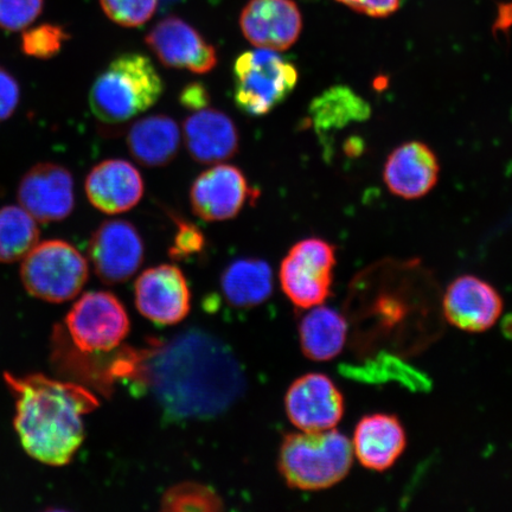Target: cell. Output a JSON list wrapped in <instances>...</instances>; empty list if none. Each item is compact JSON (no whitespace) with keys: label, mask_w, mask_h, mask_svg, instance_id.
Wrapping results in <instances>:
<instances>
[{"label":"cell","mask_w":512,"mask_h":512,"mask_svg":"<svg viewBox=\"0 0 512 512\" xmlns=\"http://www.w3.org/2000/svg\"><path fill=\"white\" fill-rule=\"evenodd\" d=\"M147 382L172 418L208 419L232 407L245 392V375L233 352L214 335L189 330L147 363Z\"/></svg>","instance_id":"1"},{"label":"cell","mask_w":512,"mask_h":512,"mask_svg":"<svg viewBox=\"0 0 512 512\" xmlns=\"http://www.w3.org/2000/svg\"><path fill=\"white\" fill-rule=\"evenodd\" d=\"M16 400L15 428L31 458L50 466L72 462L85 439L82 416L98 407L86 388L42 374H5Z\"/></svg>","instance_id":"2"},{"label":"cell","mask_w":512,"mask_h":512,"mask_svg":"<svg viewBox=\"0 0 512 512\" xmlns=\"http://www.w3.org/2000/svg\"><path fill=\"white\" fill-rule=\"evenodd\" d=\"M163 92V79L149 57L127 53L114 59L96 78L89 105L100 123L123 124L150 110Z\"/></svg>","instance_id":"3"},{"label":"cell","mask_w":512,"mask_h":512,"mask_svg":"<svg viewBox=\"0 0 512 512\" xmlns=\"http://www.w3.org/2000/svg\"><path fill=\"white\" fill-rule=\"evenodd\" d=\"M354 450L348 437L328 431L287 434L278 466L288 486L303 491L332 488L349 475Z\"/></svg>","instance_id":"4"},{"label":"cell","mask_w":512,"mask_h":512,"mask_svg":"<svg viewBox=\"0 0 512 512\" xmlns=\"http://www.w3.org/2000/svg\"><path fill=\"white\" fill-rule=\"evenodd\" d=\"M234 99L239 110L261 117L291 95L297 86L296 66L279 51L258 48L246 51L234 64Z\"/></svg>","instance_id":"5"},{"label":"cell","mask_w":512,"mask_h":512,"mask_svg":"<svg viewBox=\"0 0 512 512\" xmlns=\"http://www.w3.org/2000/svg\"><path fill=\"white\" fill-rule=\"evenodd\" d=\"M88 262L78 249L49 240L31 249L21 267L22 283L31 296L60 304L72 300L88 280Z\"/></svg>","instance_id":"6"},{"label":"cell","mask_w":512,"mask_h":512,"mask_svg":"<svg viewBox=\"0 0 512 512\" xmlns=\"http://www.w3.org/2000/svg\"><path fill=\"white\" fill-rule=\"evenodd\" d=\"M68 338L83 355L112 351L130 332V319L120 300L110 292L83 294L66 317Z\"/></svg>","instance_id":"7"},{"label":"cell","mask_w":512,"mask_h":512,"mask_svg":"<svg viewBox=\"0 0 512 512\" xmlns=\"http://www.w3.org/2000/svg\"><path fill=\"white\" fill-rule=\"evenodd\" d=\"M335 266V247L329 242L316 238L300 241L281 262V288L300 309L322 305L330 297Z\"/></svg>","instance_id":"8"},{"label":"cell","mask_w":512,"mask_h":512,"mask_svg":"<svg viewBox=\"0 0 512 512\" xmlns=\"http://www.w3.org/2000/svg\"><path fill=\"white\" fill-rule=\"evenodd\" d=\"M144 242L136 227L124 220L101 223L89 242L95 273L108 285L125 283L144 261Z\"/></svg>","instance_id":"9"},{"label":"cell","mask_w":512,"mask_h":512,"mask_svg":"<svg viewBox=\"0 0 512 512\" xmlns=\"http://www.w3.org/2000/svg\"><path fill=\"white\" fill-rule=\"evenodd\" d=\"M288 419L302 432L335 428L344 415V398L334 381L323 374H307L288 388Z\"/></svg>","instance_id":"10"},{"label":"cell","mask_w":512,"mask_h":512,"mask_svg":"<svg viewBox=\"0 0 512 512\" xmlns=\"http://www.w3.org/2000/svg\"><path fill=\"white\" fill-rule=\"evenodd\" d=\"M145 42L159 62L168 68L206 74L217 64L215 47L192 25L179 17L162 19L147 34Z\"/></svg>","instance_id":"11"},{"label":"cell","mask_w":512,"mask_h":512,"mask_svg":"<svg viewBox=\"0 0 512 512\" xmlns=\"http://www.w3.org/2000/svg\"><path fill=\"white\" fill-rule=\"evenodd\" d=\"M18 201L38 222L67 219L75 206L73 176L59 164H36L19 183Z\"/></svg>","instance_id":"12"},{"label":"cell","mask_w":512,"mask_h":512,"mask_svg":"<svg viewBox=\"0 0 512 512\" xmlns=\"http://www.w3.org/2000/svg\"><path fill=\"white\" fill-rule=\"evenodd\" d=\"M137 309L159 325H175L189 315L191 293L187 279L178 267L149 268L134 286Z\"/></svg>","instance_id":"13"},{"label":"cell","mask_w":512,"mask_h":512,"mask_svg":"<svg viewBox=\"0 0 512 512\" xmlns=\"http://www.w3.org/2000/svg\"><path fill=\"white\" fill-rule=\"evenodd\" d=\"M254 190L236 166L221 164L204 171L190 191L194 213L208 222L234 219L246 206Z\"/></svg>","instance_id":"14"},{"label":"cell","mask_w":512,"mask_h":512,"mask_svg":"<svg viewBox=\"0 0 512 512\" xmlns=\"http://www.w3.org/2000/svg\"><path fill=\"white\" fill-rule=\"evenodd\" d=\"M240 28L254 47L285 51L299 40L303 16L294 0H249Z\"/></svg>","instance_id":"15"},{"label":"cell","mask_w":512,"mask_h":512,"mask_svg":"<svg viewBox=\"0 0 512 512\" xmlns=\"http://www.w3.org/2000/svg\"><path fill=\"white\" fill-rule=\"evenodd\" d=\"M447 322L466 332H484L494 326L503 311V300L486 281L463 275L448 286L443 299Z\"/></svg>","instance_id":"16"},{"label":"cell","mask_w":512,"mask_h":512,"mask_svg":"<svg viewBox=\"0 0 512 512\" xmlns=\"http://www.w3.org/2000/svg\"><path fill=\"white\" fill-rule=\"evenodd\" d=\"M86 194L96 209L118 215L133 209L144 196V181L136 166L123 159L95 165L86 179Z\"/></svg>","instance_id":"17"},{"label":"cell","mask_w":512,"mask_h":512,"mask_svg":"<svg viewBox=\"0 0 512 512\" xmlns=\"http://www.w3.org/2000/svg\"><path fill=\"white\" fill-rule=\"evenodd\" d=\"M183 137L190 156L201 164H219L239 150L238 127L226 113L214 108H203L185 119Z\"/></svg>","instance_id":"18"},{"label":"cell","mask_w":512,"mask_h":512,"mask_svg":"<svg viewBox=\"0 0 512 512\" xmlns=\"http://www.w3.org/2000/svg\"><path fill=\"white\" fill-rule=\"evenodd\" d=\"M439 171L438 158L430 147L411 142L402 144L388 157L383 178L394 195L405 200H416L435 187Z\"/></svg>","instance_id":"19"},{"label":"cell","mask_w":512,"mask_h":512,"mask_svg":"<svg viewBox=\"0 0 512 512\" xmlns=\"http://www.w3.org/2000/svg\"><path fill=\"white\" fill-rule=\"evenodd\" d=\"M354 456L366 469L382 472L390 469L407 445L405 428L396 416H366L356 426L351 441Z\"/></svg>","instance_id":"20"},{"label":"cell","mask_w":512,"mask_h":512,"mask_svg":"<svg viewBox=\"0 0 512 512\" xmlns=\"http://www.w3.org/2000/svg\"><path fill=\"white\" fill-rule=\"evenodd\" d=\"M181 144V132L168 115H150L137 121L127 133V146L140 164L160 168L175 159Z\"/></svg>","instance_id":"21"},{"label":"cell","mask_w":512,"mask_h":512,"mask_svg":"<svg viewBox=\"0 0 512 512\" xmlns=\"http://www.w3.org/2000/svg\"><path fill=\"white\" fill-rule=\"evenodd\" d=\"M299 338L304 355L311 361L334 360L347 343V320L330 307H312L300 322Z\"/></svg>","instance_id":"22"},{"label":"cell","mask_w":512,"mask_h":512,"mask_svg":"<svg viewBox=\"0 0 512 512\" xmlns=\"http://www.w3.org/2000/svg\"><path fill=\"white\" fill-rule=\"evenodd\" d=\"M224 298L235 307L264 304L273 292V272L266 261L239 259L224 270L221 277Z\"/></svg>","instance_id":"23"},{"label":"cell","mask_w":512,"mask_h":512,"mask_svg":"<svg viewBox=\"0 0 512 512\" xmlns=\"http://www.w3.org/2000/svg\"><path fill=\"white\" fill-rule=\"evenodd\" d=\"M40 240L37 221L17 206L0 209V262L23 260Z\"/></svg>","instance_id":"24"},{"label":"cell","mask_w":512,"mask_h":512,"mask_svg":"<svg viewBox=\"0 0 512 512\" xmlns=\"http://www.w3.org/2000/svg\"><path fill=\"white\" fill-rule=\"evenodd\" d=\"M367 106L347 88H334L312 102L310 117L318 131L347 124L349 119L362 118Z\"/></svg>","instance_id":"25"},{"label":"cell","mask_w":512,"mask_h":512,"mask_svg":"<svg viewBox=\"0 0 512 512\" xmlns=\"http://www.w3.org/2000/svg\"><path fill=\"white\" fill-rule=\"evenodd\" d=\"M164 511H221L223 501L217 492L207 485L188 482L181 483L165 492L162 498Z\"/></svg>","instance_id":"26"},{"label":"cell","mask_w":512,"mask_h":512,"mask_svg":"<svg viewBox=\"0 0 512 512\" xmlns=\"http://www.w3.org/2000/svg\"><path fill=\"white\" fill-rule=\"evenodd\" d=\"M102 10L120 27L137 28L156 14L159 0H99Z\"/></svg>","instance_id":"27"},{"label":"cell","mask_w":512,"mask_h":512,"mask_svg":"<svg viewBox=\"0 0 512 512\" xmlns=\"http://www.w3.org/2000/svg\"><path fill=\"white\" fill-rule=\"evenodd\" d=\"M68 34L57 25L43 24L24 32L22 49L25 55L47 60L60 53Z\"/></svg>","instance_id":"28"},{"label":"cell","mask_w":512,"mask_h":512,"mask_svg":"<svg viewBox=\"0 0 512 512\" xmlns=\"http://www.w3.org/2000/svg\"><path fill=\"white\" fill-rule=\"evenodd\" d=\"M43 0H0V29H27L41 15Z\"/></svg>","instance_id":"29"},{"label":"cell","mask_w":512,"mask_h":512,"mask_svg":"<svg viewBox=\"0 0 512 512\" xmlns=\"http://www.w3.org/2000/svg\"><path fill=\"white\" fill-rule=\"evenodd\" d=\"M174 219L177 233L169 252L171 258L185 260L200 254L206 246V239H204L201 229L194 223L179 219V217L174 216Z\"/></svg>","instance_id":"30"},{"label":"cell","mask_w":512,"mask_h":512,"mask_svg":"<svg viewBox=\"0 0 512 512\" xmlns=\"http://www.w3.org/2000/svg\"><path fill=\"white\" fill-rule=\"evenodd\" d=\"M21 98L17 80L8 70L0 67V123L15 113Z\"/></svg>","instance_id":"31"},{"label":"cell","mask_w":512,"mask_h":512,"mask_svg":"<svg viewBox=\"0 0 512 512\" xmlns=\"http://www.w3.org/2000/svg\"><path fill=\"white\" fill-rule=\"evenodd\" d=\"M360 14L384 18L393 15L400 8L401 0H337Z\"/></svg>","instance_id":"32"},{"label":"cell","mask_w":512,"mask_h":512,"mask_svg":"<svg viewBox=\"0 0 512 512\" xmlns=\"http://www.w3.org/2000/svg\"><path fill=\"white\" fill-rule=\"evenodd\" d=\"M181 105L190 111H200L206 108L210 102V95L206 86L200 82H192L183 88L179 96Z\"/></svg>","instance_id":"33"}]
</instances>
